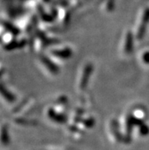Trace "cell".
Masks as SVG:
<instances>
[{"mask_svg": "<svg viewBox=\"0 0 149 150\" xmlns=\"http://www.w3.org/2000/svg\"><path fill=\"white\" fill-rule=\"evenodd\" d=\"M143 59H144L143 60L145 61L146 63H149V53H148H148H145Z\"/></svg>", "mask_w": 149, "mask_h": 150, "instance_id": "obj_1", "label": "cell"}]
</instances>
